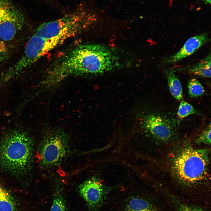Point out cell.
I'll return each mask as SVG.
<instances>
[{"mask_svg": "<svg viewBox=\"0 0 211 211\" xmlns=\"http://www.w3.org/2000/svg\"><path fill=\"white\" fill-rule=\"evenodd\" d=\"M195 113L194 108L192 105L186 101H183L179 105L177 115L179 118L182 119Z\"/></svg>", "mask_w": 211, "mask_h": 211, "instance_id": "16", "label": "cell"}, {"mask_svg": "<svg viewBox=\"0 0 211 211\" xmlns=\"http://www.w3.org/2000/svg\"><path fill=\"white\" fill-rule=\"evenodd\" d=\"M68 136L59 128L49 129L45 133L39 150L41 164L45 166L56 165L68 154Z\"/></svg>", "mask_w": 211, "mask_h": 211, "instance_id": "5", "label": "cell"}, {"mask_svg": "<svg viewBox=\"0 0 211 211\" xmlns=\"http://www.w3.org/2000/svg\"><path fill=\"white\" fill-rule=\"evenodd\" d=\"M166 75L171 93L176 99L181 100L182 97V90L180 81L172 70L167 71Z\"/></svg>", "mask_w": 211, "mask_h": 211, "instance_id": "12", "label": "cell"}, {"mask_svg": "<svg viewBox=\"0 0 211 211\" xmlns=\"http://www.w3.org/2000/svg\"><path fill=\"white\" fill-rule=\"evenodd\" d=\"M33 142L25 132L18 130L8 132L0 141V167L16 177L26 175L32 162Z\"/></svg>", "mask_w": 211, "mask_h": 211, "instance_id": "4", "label": "cell"}, {"mask_svg": "<svg viewBox=\"0 0 211 211\" xmlns=\"http://www.w3.org/2000/svg\"><path fill=\"white\" fill-rule=\"evenodd\" d=\"M203 2L206 4H210L211 0H203Z\"/></svg>", "mask_w": 211, "mask_h": 211, "instance_id": "20", "label": "cell"}, {"mask_svg": "<svg viewBox=\"0 0 211 211\" xmlns=\"http://www.w3.org/2000/svg\"><path fill=\"white\" fill-rule=\"evenodd\" d=\"M173 202L176 211H203L196 207L177 199H173Z\"/></svg>", "mask_w": 211, "mask_h": 211, "instance_id": "18", "label": "cell"}, {"mask_svg": "<svg viewBox=\"0 0 211 211\" xmlns=\"http://www.w3.org/2000/svg\"><path fill=\"white\" fill-rule=\"evenodd\" d=\"M188 92L192 97L196 98L202 95L205 92L204 88L197 79H192L188 81Z\"/></svg>", "mask_w": 211, "mask_h": 211, "instance_id": "14", "label": "cell"}, {"mask_svg": "<svg viewBox=\"0 0 211 211\" xmlns=\"http://www.w3.org/2000/svg\"><path fill=\"white\" fill-rule=\"evenodd\" d=\"M123 210L124 211H159L151 200L139 195H132L126 199L124 203Z\"/></svg>", "mask_w": 211, "mask_h": 211, "instance_id": "10", "label": "cell"}, {"mask_svg": "<svg viewBox=\"0 0 211 211\" xmlns=\"http://www.w3.org/2000/svg\"><path fill=\"white\" fill-rule=\"evenodd\" d=\"M15 203L9 193L0 186V211H14Z\"/></svg>", "mask_w": 211, "mask_h": 211, "instance_id": "13", "label": "cell"}, {"mask_svg": "<svg viewBox=\"0 0 211 211\" xmlns=\"http://www.w3.org/2000/svg\"><path fill=\"white\" fill-rule=\"evenodd\" d=\"M188 70L190 73L195 75L204 77H210V54L197 63L190 66Z\"/></svg>", "mask_w": 211, "mask_h": 211, "instance_id": "11", "label": "cell"}, {"mask_svg": "<svg viewBox=\"0 0 211 211\" xmlns=\"http://www.w3.org/2000/svg\"><path fill=\"white\" fill-rule=\"evenodd\" d=\"M117 56L106 46L85 44L74 47L47 69L46 79L53 85L69 77L101 74L120 66Z\"/></svg>", "mask_w": 211, "mask_h": 211, "instance_id": "1", "label": "cell"}, {"mask_svg": "<svg viewBox=\"0 0 211 211\" xmlns=\"http://www.w3.org/2000/svg\"><path fill=\"white\" fill-rule=\"evenodd\" d=\"M24 23L21 11L9 0H0V39H13L21 30Z\"/></svg>", "mask_w": 211, "mask_h": 211, "instance_id": "6", "label": "cell"}, {"mask_svg": "<svg viewBox=\"0 0 211 211\" xmlns=\"http://www.w3.org/2000/svg\"><path fill=\"white\" fill-rule=\"evenodd\" d=\"M50 211H67L65 200L61 193L54 195Z\"/></svg>", "mask_w": 211, "mask_h": 211, "instance_id": "15", "label": "cell"}, {"mask_svg": "<svg viewBox=\"0 0 211 211\" xmlns=\"http://www.w3.org/2000/svg\"><path fill=\"white\" fill-rule=\"evenodd\" d=\"M142 124L145 130L160 142L171 140L175 134V127L170 119L161 115H146L143 118Z\"/></svg>", "mask_w": 211, "mask_h": 211, "instance_id": "7", "label": "cell"}, {"mask_svg": "<svg viewBox=\"0 0 211 211\" xmlns=\"http://www.w3.org/2000/svg\"><path fill=\"white\" fill-rule=\"evenodd\" d=\"M173 150L170 159V171L181 186L195 190L209 181L208 149L196 148L185 142Z\"/></svg>", "mask_w": 211, "mask_h": 211, "instance_id": "3", "label": "cell"}, {"mask_svg": "<svg viewBox=\"0 0 211 211\" xmlns=\"http://www.w3.org/2000/svg\"><path fill=\"white\" fill-rule=\"evenodd\" d=\"M195 143L198 144L210 145V124L196 138L195 140Z\"/></svg>", "mask_w": 211, "mask_h": 211, "instance_id": "17", "label": "cell"}, {"mask_svg": "<svg viewBox=\"0 0 211 211\" xmlns=\"http://www.w3.org/2000/svg\"><path fill=\"white\" fill-rule=\"evenodd\" d=\"M210 40L206 33L191 37L178 52L167 58V63H173L190 56Z\"/></svg>", "mask_w": 211, "mask_h": 211, "instance_id": "9", "label": "cell"}, {"mask_svg": "<svg viewBox=\"0 0 211 211\" xmlns=\"http://www.w3.org/2000/svg\"><path fill=\"white\" fill-rule=\"evenodd\" d=\"M4 41L0 40V60L4 58L7 53V47Z\"/></svg>", "mask_w": 211, "mask_h": 211, "instance_id": "19", "label": "cell"}, {"mask_svg": "<svg viewBox=\"0 0 211 211\" xmlns=\"http://www.w3.org/2000/svg\"><path fill=\"white\" fill-rule=\"evenodd\" d=\"M78 191L91 211H99L106 197L104 188L99 181L94 177L89 179L79 186Z\"/></svg>", "mask_w": 211, "mask_h": 211, "instance_id": "8", "label": "cell"}, {"mask_svg": "<svg viewBox=\"0 0 211 211\" xmlns=\"http://www.w3.org/2000/svg\"><path fill=\"white\" fill-rule=\"evenodd\" d=\"M97 17L93 9L82 4L62 17L40 25L28 42L39 60L67 40L89 29Z\"/></svg>", "mask_w": 211, "mask_h": 211, "instance_id": "2", "label": "cell"}]
</instances>
